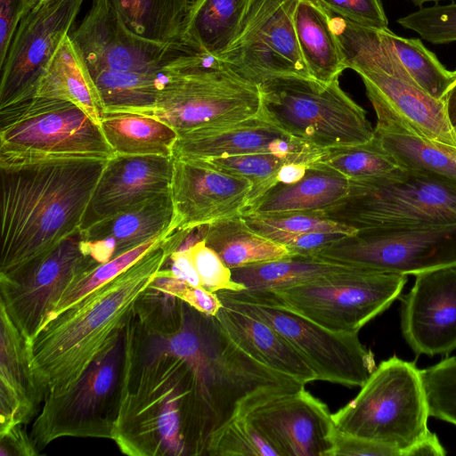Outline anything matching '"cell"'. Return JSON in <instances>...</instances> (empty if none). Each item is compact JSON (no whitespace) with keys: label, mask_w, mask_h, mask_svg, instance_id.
I'll return each instance as SVG.
<instances>
[{"label":"cell","mask_w":456,"mask_h":456,"mask_svg":"<svg viewBox=\"0 0 456 456\" xmlns=\"http://www.w3.org/2000/svg\"><path fill=\"white\" fill-rule=\"evenodd\" d=\"M184 302V301H183ZM183 303L170 331L126 326L121 400L112 440L129 456H202L191 328Z\"/></svg>","instance_id":"6da1fadb"},{"label":"cell","mask_w":456,"mask_h":456,"mask_svg":"<svg viewBox=\"0 0 456 456\" xmlns=\"http://www.w3.org/2000/svg\"><path fill=\"white\" fill-rule=\"evenodd\" d=\"M107 161L0 165V273L48 252L80 228Z\"/></svg>","instance_id":"7a4b0ae2"},{"label":"cell","mask_w":456,"mask_h":456,"mask_svg":"<svg viewBox=\"0 0 456 456\" xmlns=\"http://www.w3.org/2000/svg\"><path fill=\"white\" fill-rule=\"evenodd\" d=\"M170 232L124 272L49 320L27 341L31 366L47 393L68 388L125 330L137 298L174 252Z\"/></svg>","instance_id":"3957f363"},{"label":"cell","mask_w":456,"mask_h":456,"mask_svg":"<svg viewBox=\"0 0 456 456\" xmlns=\"http://www.w3.org/2000/svg\"><path fill=\"white\" fill-rule=\"evenodd\" d=\"M69 35L97 86L104 112L147 115L156 102L165 69L187 44L159 43L135 35L110 0H92Z\"/></svg>","instance_id":"277c9868"},{"label":"cell","mask_w":456,"mask_h":456,"mask_svg":"<svg viewBox=\"0 0 456 456\" xmlns=\"http://www.w3.org/2000/svg\"><path fill=\"white\" fill-rule=\"evenodd\" d=\"M261 111L259 87L191 44L168 64L156 102L147 114L178 135L229 125Z\"/></svg>","instance_id":"5b68a950"},{"label":"cell","mask_w":456,"mask_h":456,"mask_svg":"<svg viewBox=\"0 0 456 456\" xmlns=\"http://www.w3.org/2000/svg\"><path fill=\"white\" fill-rule=\"evenodd\" d=\"M419 370L392 356L382 361L357 395L331 414L335 427L395 451L418 456V445L431 432Z\"/></svg>","instance_id":"8992f818"},{"label":"cell","mask_w":456,"mask_h":456,"mask_svg":"<svg viewBox=\"0 0 456 456\" xmlns=\"http://www.w3.org/2000/svg\"><path fill=\"white\" fill-rule=\"evenodd\" d=\"M357 231L456 224V183L398 167L381 176L349 180L346 194L322 210Z\"/></svg>","instance_id":"52a82bcc"},{"label":"cell","mask_w":456,"mask_h":456,"mask_svg":"<svg viewBox=\"0 0 456 456\" xmlns=\"http://www.w3.org/2000/svg\"><path fill=\"white\" fill-rule=\"evenodd\" d=\"M114 156L100 126L70 102L33 95L0 107V165Z\"/></svg>","instance_id":"ba28073f"},{"label":"cell","mask_w":456,"mask_h":456,"mask_svg":"<svg viewBox=\"0 0 456 456\" xmlns=\"http://www.w3.org/2000/svg\"><path fill=\"white\" fill-rule=\"evenodd\" d=\"M408 279L361 268L292 287L216 293L220 299L279 305L333 331L358 333L400 296Z\"/></svg>","instance_id":"9c48e42d"},{"label":"cell","mask_w":456,"mask_h":456,"mask_svg":"<svg viewBox=\"0 0 456 456\" xmlns=\"http://www.w3.org/2000/svg\"><path fill=\"white\" fill-rule=\"evenodd\" d=\"M261 115L314 147L330 149L368 142L374 128L366 111L339 86L313 77L279 76L258 86Z\"/></svg>","instance_id":"30bf717a"},{"label":"cell","mask_w":456,"mask_h":456,"mask_svg":"<svg viewBox=\"0 0 456 456\" xmlns=\"http://www.w3.org/2000/svg\"><path fill=\"white\" fill-rule=\"evenodd\" d=\"M331 26L347 69L360 75L370 102L385 106L419 134L456 147L444 101L433 98L411 78L377 28L339 16L331 19Z\"/></svg>","instance_id":"8fae6325"},{"label":"cell","mask_w":456,"mask_h":456,"mask_svg":"<svg viewBox=\"0 0 456 456\" xmlns=\"http://www.w3.org/2000/svg\"><path fill=\"white\" fill-rule=\"evenodd\" d=\"M125 330L68 388L46 394L29 432L39 453L61 437L112 440L121 400Z\"/></svg>","instance_id":"7c38bea8"},{"label":"cell","mask_w":456,"mask_h":456,"mask_svg":"<svg viewBox=\"0 0 456 456\" xmlns=\"http://www.w3.org/2000/svg\"><path fill=\"white\" fill-rule=\"evenodd\" d=\"M314 256L379 273L417 275L456 264V224L359 230Z\"/></svg>","instance_id":"4fadbf2b"},{"label":"cell","mask_w":456,"mask_h":456,"mask_svg":"<svg viewBox=\"0 0 456 456\" xmlns=\"http://www.w3.org/2000/svg\"><path fill=\"white\" fill-rule=\"evenodd\" d=\"M98 265L87 252L77 229L48 252L0 273V305L28 341L66 289Z\"/></svg>","instance_id":"5bb4252c"},{"label":"cell","mask_w":456,"mask_h":456,"mask_svg":"<svg viewBox=\"0 0 456 456\" xmlns=\"http://www.w3.org/2000/svg\"><path fill=\"white\" fill-rule=\"evenodd\" d=\"M220 300L271 325L307 362L317 380L361 387L376 368L372 352L362 344L358 333L330 330L275 305Z\"/></svg>","instance_id":"9a60e30c"},{"label":"cell","mask_w":456,"mask_h":456,"mask_svg":"<svg viewBox=\"0 0 456 456\" xmlns=\"http://www.w3.org/2000/svg\"><path fill=\"white\" fill-rule=\"evenodd\" d=\"M235 414L245 416L278 456H329L335 425L326 403L305 387L259 389Z\"/></svg>","instance_id":"2e32d148"},{"label":"cell","mask_w":456,"mask_h":456,"mask_svg":"<svg viewBox=\"0 0 456 456\" xmlns=\"http://www.w3.org/2000/svg\"><path fill=\"white\" fill-rule=\"evenodd\" d=\"M86 0H53L27 12L0 59V107L35 94L40 74L75 27Z\"/></svg>","instance_id":"e0dca14e"},{"label":"cell","mask_w":456,"mask_h":456,"mask_svg":"<svg viewBox=\"0 0 456 456\" xmlns=\"http://www.w3.org/2000/svg\"><path fill=\"white\" fill-rule=\"evenodd\" d=\"M251 183L204 160L174 159L170 195L173 232L190 235L199 227L240 216L249 201Z\"/></svg>","instance_id":"ac0fdd59"},{"label":"cell","mask_w":456,"mask_h":456,"mask_svg":"<svg viewBox=\"0 0 456 456\" xmlns=\"http://www.w3.org/2000/svg\"><path fill=\"white\" fill-rule=\"evenodd\" d=\"M324 149L314 147L266 119L261 113L243 121L196 129L178 135L172 157L179 160L274 153L311 166Z\"/></svg>","instance_id":"d6986e66"},{"label":"cell","mask_w":456,"mask_h":456,"mask_svg":"<svg viewBox=\"0 0 456 456\" xmlns=\"http://www.w3.org/2000/svg\"><path fill=\"white\" fill-rule=\"evenodd\" d=\"M415 276L403 300V336L417 355L447 354L456 348V264Z\"/></svg>","instance_id":"ffe728a7"},{"label":"cell","mask_w":456,"mask_h":456,"mask_svg":"<svg viewBox=\"0 0 456 456\" xmlns=\"http://www.w3.org/2000/svg\"><path fill=\"white\" fill-rule=\"evenodd\" d=\"M297 3L284 2L248 37L216 57L256 86L279 76L311 77L294 27Z\"/></svg>","instance_id":"44dd1931"},{"label":"cell","mask_w":456,"mask_h":456,"mask_svg":"<svg viewBox=\"0 0 456 456\" xmlns=\"http://www.w3.org/2000/svg\"><path fill=\"white\" fill-rule=\"evenodd\" d=\"M173 171V157L115 155L106 162L79 229L170 193Z\"/></svg>","instance_id":"7402d4cb"},{"label":"cell","mask_w":456,"mask_h":456,"mask_svg":"<svg viewBox=\"0 0 456 456\" xmlns=\"http://www.w3.org/2000/svg\"><path fill=\"white\" fill-rule=\"evenodd\" d=\"M46 394L31 366L27 340L0 305V435L34 420Z\"/></svg>","instance_id":"603a6c76"},{"label":"cell","mask_w":456,"mask_h":456,"mask_svg":"<svg viewBox=\"0 0 456 456\" xmlns=\"http://www.w3.org/2000/svg\"><path fill=\"white\" fill-rule=\"evenodd\" d=\"M174 215L170 193L163 194L80 232L87 252L103 264L167 231Z\"/></svg>","instance_id":"cb8c5ba5"},{"label":"cell","mask_w":456,"mask_h":456,"mask_svg":"<svg viewBox=\"0 0 456 456\" xmlns=\"http://www.w3.org/2000/svg\"><path fill=\"white\" fill-rule=\"evenodd\" d=\"M216 316L227 337L254 360L302 386L317 380L307 362L268 323L224 305Z\"/></svg>","instance_id":"d4e9b609"},{"label":"cell","mask_w":456,"mask_h":456,"mask_svg":"<svg viewBox=\"0 0 456 456\" xmlns=\"http://www.w3.org/2000/svg\"><path fill=\"white\" fill-rule=\"evenodd\" d=\"M375 137L403 168L420 171L456 183V147L426 138L377 102Z\"/></svg>","instance_id":"484cf974"},{"label":"cell","mask_w":456,"mask_h":456,"mask_svg":"<svg viewBox=\"0 0 456 456\" xmlns=\"http://www.w3.org/2000/svg\"><path fill=\"white\" fill-rule=\"evenodd\" d=\"M34 95L70 102L99 126L104 113L97 86L69 33L62 37L43 69Z\"/></svg>","instance_id":"4316f807"},{"label":"cell","mask_w":456,"mask_h":456,"mask_svg":"<svg viewBox=\"0 0 456 456\" xmlns=\"http://www.w3.org/2000/svg\"><path fill=\"white\" fill-rule=\"evenodd\" d=\"M348 187L345 176L312 165L301 180L272 187L250 201L241 215L323 210L339 201Z\"/></svg>","instance_id":"83f0119b"},{"label":"cell","mask_w":456,"mask_h":456,"mask_svg":"<svg viewBox=\"0 0 456 456\" xmlns=\"http://www.w3.org/2000/svg\"><path fill=\"white\" fill-rule=\"evenodd\" d=\"M293 20L311 77L324 83L338 79L347 64L329 12L314 0H297Z\"/></svg>","instance_id":"f1b7e54d"},{"label":"cell","mask_w":456,"mask_h":456,"mask_svg":"<svg viewBox=\"0 0 456 456\" xmlns=\"http://www.w3.org/2000/svg\"><path fill=\"white\" fill-rule=\"evenodd\" d=\"M200 238L230 269L291 256L283 245L258 233L235 216L201 226Z\"/></svg>","instance_id":"f546056e"},{"label":"cell","mask_w":456,"mask_h":456,"mask_svg":"<svg viewBox=\"0 0 456 456\" xmlns=\"http://www.w3.org/2000/svg\"><path fill=\"white\" fill-rule=\"evenodd\" d=\"M100 127L115 155L172 157L178 138L167 123L131 112H104Z\"/></svg>","instance_id":"4dcf8cb0"},{"label":"cell","mask_w":456,"mask_h":456,"mask_svg":"<svg viewBox=\"0 0 456 456\" xmlns=\"http://www.w3.org/2000/svg\"><path fill=\"white\" fill-rule=\"evenodd\" d=\"M352 268L354 267L316 256L291 255L231 269V272L232 281L244 289L271 290L296 286Z\"/></svg>","instance_id":"1f68e13d"},{"label":"cell","mask_w":456,"mask_h":456,"mask_svg":"<svg viewBox=\"0 0 456 456\" xmlns=\"http://www.w3.org/2000/svg\"><path fill=\"white\" fill-rule=\"evenodd\" d=\"M124 25L159 43L184 41L191 8L187 0H110Z\"/></svg>","instance_id":"d6a6232c"},{"label":"cell","mask_w":456,"mask_h":456,"mask_svg":"<svg viewBox=\"0 0 456 456\" xmlns=\"http://www.w3.org/2000/svg\"><path fill=\"white\" fill-rule=\"evenodd\" d=\"M248 0H202L189 18L184 40L212 56L235 41Z\"/></svg>","instance_id":"836d02e7"},{"label":"cell","mask_w":456,"mask_h":456,"mask_svg":"<svg viewBox=\"0 0 456 456\" xmlns=\"http://www.w3.org/2000/svg\"><path fill=\"white\" fill-rule=\"evenodd\" d=\"M378 30L411 78L430 96L444 101L456 70L445 69L419 39L400 37L388 28Z\"/></svg>","instance_id":"e575fe53"},{"label":"cell","mask_w":456,"mask_h":456,"mask_svg":"<svg viewBox=\"0 0 456 456\" xmlns=\"http://www.w3.org/2000/svg\"><path fill=\"white\" fill-rule=\"evenodd\" d=\"M312 165L334 171L348 180L381 176L400 167L375 135L365 143L325 149Z\"/></svg>","instance_id":"d590c367"},{"label":"cell","mask_w":456,"mask_h":456,"mask_svg":"<svg viewBox=\"0 0 456 456\" xmlns=\"http://www.w3.org/2000/svg\"><path fill=\"white\" fill-rule=\"evenodd\" d=\"M170 227L161 234L141 244L140 246L128 250L106 263L98 265L91 271L74 281L63 292L61 297L53 311L49 314L43 325L68 307L76 304L98 287L110 281L124 272L146 252L161 241L170 231Z\"/></svg>","instance_id":"8d00e7d4"},{"label":"cell","mask_w":456,"mask_h":456,"mask_svg":"<svg viewBox=\"0 0 456 456\" xmlns=\"http://www.w3.org/2000/svg\"><path fill=\"white\" fill-rule=\"evenodd\" d=\"M246 224L262 235L273 232L293 234L337 232L351 235L357 230L330 219L322 210L287 211L270 214L240 215Z\"/></svg>","instance_id":"74e56055"},{"label":"cell","mask_w":456,"mask_h":456,"mask_svg":"<svg viewBox=\"0 0 456 456\" xmlns=\"http://www.w3.org/2000/svg\"><path fill=\"white\" fill-rule=\"evenodd\" d=\"M207 456H278V453L245 416L234 414L212 436Z\"/></svg>","instance_id":"f35d334b"},{"label":"cell","mask_w":456,"mask_h":456,"mask_svg":"<svg viewBox=\"0 0 456 456\" xmlns=\"http://www.w3.org/2000/svg\"><path fill=\"white\" fill-rule=\"evenodd\" d=\"M203 160L222 171L248 180L252 184L248 203L273 186L274 177L282 165L295 162L274 153L234 155Z\"/></svg>","instance_id":"ab89813d"},{"label":"cell","mask_w":456,"mask_h":456,"mask_svg":"<svg viewBox=\"0 0 456 456\" xmlns=\"http://www.w3.org/2000/svg\"><path fill=\"white\" fill-rule=\"evenodd\" d=\"M419 372L429 416L456 426V356Z\"/></svg>","instance_id":"60d3db41"},{"label":"cell","mask_w":456,"mask_h":456,"mask_svg":"<svg viewBox=\"0 0 456 456\" xmlns=\"http://www.w3.org/2000/svg\"><path fill=\"white\" fill-rule=\"evenodd\" d=\"M402 27L419 34L429 43L456 42V4L420 7L397 20Z\"/></svg>","instance_id":"b9f144b4"},{"label":"cell","mask_w":456,"mask_h":456,"mask_svg":"<svg viewBox=\"0 0 456 456\" xmlns=\"http://www.w3.org/2000/svg\"><path fill=\"white\" fill-rule=\"evenodd\" d=\"M187 248L190 249L202 288L213 293L244 289L232 281L231 269L202 239Z\"/></svg>","instance_id":"7bdbcfd3"},{"label":"cell","mask_w":456,"mask_h":456,"mask_svg":"<svg viewBox=\"0 0 456 456\" xmlns=\"http://www.w3.org/2000/svg\"><path fill=\"white\" fill-rule=\"evenodd\" d=\"M328 12L356 24L382 29L388 20L381 0H314Z\"/></svg>","instance_id":"ee69618b"},{"label":"cell","mask_w":456,"mask_h":456,"mask_svg":"<svg viewBox=\"0 0 456 456\" xmlns=\"http://www.w3.org/2000/svg\"><path fill=\"white\" fill-rule=\"evenodd\" d=\"M151 285L179 297L194 309L208 315L216 316L223 306L216 293L210 292L202 287L191 286L163 271L158 273Z\"/></svg>","instance_id":"f6af8a7d"},{"label":"cell","mask_w":456,"mask_h":456,"mask_svg":"<svg viewBox=\"0 0 456 456\" xmlns=\"http://www.w3.org/2000/svg\"><path fill=\"white\" fill-rule=\"evenodd\" d=\"M265 236L285 246L292 255L314 256L322 248L345 235L337 232H305L293 234L273 232Z\"/></svg>","instance_id":"bcb514c9"},{"label":"cell","mask_w":456,"mask_h":456,"mask_svg":"<svg viewBox=\"0 0 456 456\" xmlns=\"http://www.w3.org/2000/svg\"><path fill=\"white\" fill-rule=\"evenodd\" d=\"M398 456L397 452L374 441L347 434L335 428L329 456Z\"/></svg>","instance_id":"7dc6e473"},{"label":"cell","mask_w":456,"mask_h":456,"mask_svg":"<svg viewBox=\"0 0 456 456\" xmlns=\"http://www.w3.org/2000/svg\"><path fill=\"white\" fill-rule=\"evenodd\" d=\"M287 0H248L234 42L246 37Z\"/></svg>","instance_id":"c3c4849f"},{"label":"cell","mask_w":456,"mask_h":456,"mask_svg":"<svg viewBox=\"0 0 456 456\" xmlns=\"http://www.w3.org/2000/svg\"><path fill=\"white\" fill-rule=\"evenodd\" d=\"M28 0H0V59L9 46Z\"/></svg>","instance_id":"681fc988"},{"label":"cell","mask_w":456,"mask_h":456,"mask_svg":"<svg viewBox=\"0 0 456 456\" xmlns=\"http://www.w3.org/2000/svg\"><path fill=\"white\" fill-rule=\"evenodd\" d=\"M166 268L169 275L183 281L194 287H201L200 280L195 268L189 248H181L169 256Z\"/></svg>","instance_id":"f907efd6"},{"label":"cell","mask_w":456,"mask_h":456,"mask_svg":"<svg viewBox=\"0 0 456 456\" xmlns=\"http://www.w3.org/2000/svg\"><path fill=\"white\" fill-rule=\"evenodd\" d=\"M1 455H38L30 435L25 427H15L6 433L0 435Z\"/></svg>","instance_id":"816d5d0a"},{"label":"cell","mask_w":456,"mask_h":456,"mask_svg":"<svg viewBox=\"0 0 456 456\" xmlns=\"http://www.w3.org/2000/svg\"><path fill=\"white\" fill-rule=\"evenodd\" d=\"M309 167L310 166L305 163H285L277 172L273 186L277 184H292L298 182L305 175Z\"/></svg>","instance_id":"f5cc1de1"},{"label":"cell","mask_w":456,"mask_h":456,"mask_svg":"<svg viewBox=\"0 0 456 456\" xmlns=\"http://www.w3.org/2000/svg\"><path fill=\"white\" fill-rule=\"evenodd\" d=\"M451 123L456 128V78L444 98Z\"/></svg>","instance_id":"db71d44e"},{"label":"cell","mask_w":456,"mask_h":456,"mask_svg":"<svg viewBox=\"0 0 456 456\" xmlns=\"http://www.w3.org/2000/svg\"><path fill=\"white\" fill-rule=\"evenodd\" d=\"M50 1H53V0H28L27 2V4H26V7H25V10H24V12L22 14V16L27 12H28L29 10H32V9H35L47 2H50ZM21 19V18H20Z\"/></svg>","instance_id":"11a10c76"},{"label":"cell","mask_w":456,"mask_h":456,"mask_svg":"<svg viewBox=\"0 0 456 456\" xmlns=\"http://www.w3.org/2000/svg\"><path fill=\"white\" fill-rule=\"evenodd\" d=\"M415 5L421 7L426 3H437L441 0H411Z\"/></svg>","instance_id":"9f6ffc18"},{"label":"cell","mask_w":456,"mask_h":456,"mask_svg":"<svg viewBox=\"0 0 456 456\" xmlns=\"http://www.w3.org/2000/svg\"><path fill=\"white\" fill-rule=\"evenodd\" d=\"M202 0H187L189 5H190V8H191V12L196 8L198 6V4L201 2Z\"/></svg>","instance_id":"6f0895ef"},{"label":"cell","mask_w":456,"mask_h":456,"mask_svg":"<svg viewBox=\"0 0 456 456\" xmlns=\"http://www.w3.org/2000/svg\"><path fill=\"white\" fill-rule=\"evenodd\" d=\"M455 131H456V128H455Z\"/></svg>","instance_id":"680465c9"}]
</instances>
